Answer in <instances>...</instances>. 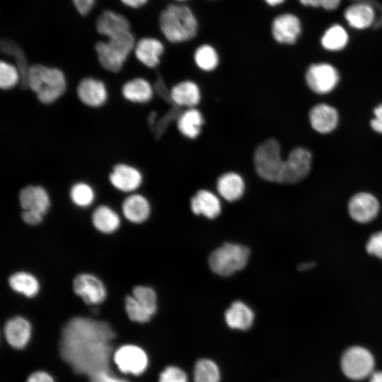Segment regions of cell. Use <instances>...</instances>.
<instances>
[{
    "mask_svg": "<svg viewBox=\"0 0 382 382\" xmlns=\"http://www.w3.org/2000/svg\"><path fill=\"white\" fill-rule=\"evenodd\" d=\"M70 198L73 203L80 207H86L95 198L93 188L87 183H77L70 190Z\"/></svg>",
    "mask_w": 382,
    "mask_h": 382,
    "instance_id": "cell-34",
    "label": "cell"
},
{
    "mask_svg": "<svg viewBox=\"0 0 382 382\" xmlns=\"http://www.w3.org/2000/svg\"><path fill=\"white\" fill-rule=\"evenodd\" d=\"M316 265L315 262H304L298 267V270L300 271H305L309 269L313 268Z\"/></svg>",
    "mask_w": 382,
    "mask_h": 382,
    "instance_id": "cell-49",
    "label": "cell"
},
{
    "mask_svg": "<svg viewBox=\"0 0 382 382\" xmlns=\"http://www.w3.org/2000/svg\"><path fill=\"white\" fill-rule=\"evenodd\" d=\"M27 85L41 103L50 105L65 93L66 80L61 69L35 64L28 66Z\"/></svg>",
    "mask_w": 382,
    "mask_h": 382,
    "instance_id": "cell-3",
    "label": "cell"
},
{
    "mask_svg": "<svg viewBox=\"0 0 382 382\" xmlns=\"http://www.w3.org/2000/svg\"><path fill=\"white\" fill-rule=\"evenodd\" d=\"M136 42L132 31L97 42L95 51L99 64L108 71L118 73L134 50Z\"/></svg>",
    "mask_w": 382,
    "mask_h": 382,
    "instance_id": "cell-4",
    "label": "cell"
},
{
    "mask_svg": "<svg viewBox=\"0 0 382 382\" xmlns=\"http://www.w3.org/2000/svg\"><path fill=\"white\" fill-rule=\"evenodd\" d=\"M312 128L321 134H326L335 129L338 122V113L335 108L325 103L312 108L309 113Z\"/></svg>",
    "mask_w": 382,
    "mask_h": 382,
    "instance_id": "cell-21",
    "label": "cell"
},
{
    "mask_svg": "<svg viewBox=\"0 0 382 382\" xmlns=\"http://www.w3.org/2000/svg\"><path fill=\"white\" fill-rule=\"evenodd\" d=\"M96 28L107 39L132 31L129 19L113 10H105L98 16Z\"/></svg>",
    "mask_w": 382,
    "mask_h": 382,
    "instance_id": "cell-14",
    "label": "cell"
},
{
    "mask_svg": "<svg viewBox=\"0 0 382 382\" xmlns=\"http://www.w3.org/2000/svg\"><path fill=\"white\" fill-rule=\"evenodd\" d=\"M121 93L124 98L129 102L145 103L151 100L154 89L147 80L138 77L125 83Z\"/></svg>",
    "mask_w": 382,
    "mask_h": 382,
    "instance_id": "cell-28",
    "label": "cell"
},
{
    "mask_svg": "<svg viewBox=\"0 0 382 382\" xmlns=\"http://www.w3.org/2000/svg\"><path fill=\"white\" fill-rule=\"evenodd\" d=\"M4 332L6 340L11 347L22 349L30 340L31 325L25 318L15 316L6 322Z\"/></svg>",
    "mask_w": 382,
    "mask_h": 382,
    "instance_id": "cell-19",
    "label": "cell"
},
{
    "mask_svg": "<svg viewBox=\"0 0 382 382\" xmlns=\"http://www.w3.org/2000/svg\"><path fill=\"white\" fill-rule=\"evenodd\" d=\"M79 14L85 16L93 8L96 0H71Z\"/></svg>",
    "mask_w": 382,
    "mask_h": 382,
    "instance_id": "cell-42",
    "label": "cell"
},
{
    "mask_svg": "<svg viewBox=\"0 0 382 382\" xmlns=\"http://www.w3.org/2000/svg\"><path fill=\"white\" fill-rule=\"evenodd\" d=\"M43 216V214L36 211L23 210L22 219L29 225H37L42 222Z\"/></svg>",
    "mask_w": 382,
    "mask_h": 382,
    "instance_id": "cell-43",
    "label": "cell"
},
{
    "mask_svg": "<svg viewBox=\"0 0 382 382\" xmlns=\"http://www.w3.org/2000/svg\"><path fill=\"white\" fill-rule=\"evenodd\" d=\"M254 164L257 175L262 179L283 184L286 159H282L279 142L268 139L255 149Z\"/></svg>",
    "mask_w": 382,
    "mask_h": 382,
    "instance_id": "cell-5",
    "label": "cell"
},
{
    "mask_svg": "<svg viewBox=\"0 0 382 382\" xmlns=\"http://www.w3.org/2000/svg\"><path fill=\"white\" fill-rule=\"evenodd\" d=\"M89 382H129L128 381L115 376L110 370L96 373L89 377Z\"/></svg>",
    "mask_w": 382,
    "mask_h": 382,
    "instance_id": "cell-41",
    "label": "cell"
},
{
    "mask_svg": "<svg viewBox=\"0 0 382 382\" xmlns=\"http://www.w3.org/2000/svg\"><path fill=\"white\" fill-rule=\"evenodd\" d=\"M216 189L219 194L228 202L240 199L245 190V183L242 177L235 172H228L217 180Z\"/></svg>",
    "mask_w": 382,
    "mask_h": 382,
    "instance_id": "cell-27",
    "label": "cell"
},
{
    "mask_svg": "<svg viewBox=\"0 0 382 382\" xmlns=\"http://www.w3.org/2000/svg\"><path fill=\"white\" fill-rule=\"evenodd\" d=\"M375 117L371 120V127L378 132L382 134V104L374 109Z\"/></svg>",
    "mask_w": 382,
    "mask_h": 382,
    "instance_id": "cell-44",
    "label": "cell"
},
{
    "mask_svg": "<svg viewBox=\"0 0 382 382\" xmlns=\"http://www.w3.org/2000/svg\"><path fill=\"white\" fill-rule=\"evenodd\" d=\"M106 322L76 316L63 327L59 343L62 359L81 375H92L110 370L112 353L110 342L115 337Z\"/></svg>",
    "mask_w": 382,
    "mask_h": 382,
    "instance_id": "cell-1",
    "label": "cell"
},
{
    "mask_svg": "<svg viewBox=\"0 0 382 382\" xmlns=\"http://www.w3.org/2000/svg\"><path fill=\"white\" fill-rule=\"evenodd\" d=\"M194 60L200 69L211 71L217 67L219 58L216 50L213 46L202 44L195 50Z\"/></svg>",
    "mask_w": 382,
    "mask_h": 382,
    "instance_id": "cell-33",
    "label": "cell"
},
{
    "mask_svg": "<svg viewBox=\"0 0 382 382\" xmlns=\"http://www.w3.org/2000/svg\"><path fill=\"white\" fill-rule=\"evenodd\" d=\"M204 119L201 112L195 108L180 112L177 118L179 132L185 137L195 139L200 134Z\"/></svg>",
    "mask_w": 382,
    "mask_h": 382,
    "instance_id": "cell-29",
    "label": "cell"
},
{
    "mask_svg": "<svg viewBox=\"0 0 382 382\" xmlns=\"http://www.w3.org/2000/svg\"><path fill=\"white\" fill-rule=\"evenodd\" d=\"M112 359L121 372L133 375L141 374L149 364L146 352L134 345H125L119 347L114 352Z\"/></svg>",
    "mask_w": 382,
    "mask_h": 382,
    "instance_id": "cell-10",
    "label": "cell"
},
{
    "mask_svg": "<svg viewBox=\"0 0 382 382\" xmlns=\"http://www.w3.org/2000/svg\"><path fill=\"white\" fill-rule=\"evenodd\" d=\"M303 8L320 10L330 13L339 12L344 6L345 0H296Z\"/></svg>",
    "mask_w": 382,
    "mask_h": 382,
    "instance_id": "cell-38",
    "label": "cell"
},
{
    "mask_svg": "<svg viewBox=\"0 0 382 382\" xmlns=\"http://www.w3.org/2000/svg\"><path fill=\"white\" fill-rule=\"evenodd\" d=\"M312 156L306 149L296 147L286 158V170L283 184H294L305 178L309 173Z\"/></svg>",
    "mask_w": 382,
    "mask_h": 382,
    "instance_id": "cell-13",
    "label": "cell"
},
{
    "mask_svg": "<svg viewBox=\"0 0 382 382\" xmlns=\"http://www.w3.org/2000/svg\"><path fill=\"white\" fill-rule=\"evenodd\" d=\"M270 7L276 8L284 5L288 0H262Z\"/></svg>",
    "mask_w": 382,
    "mask_h": 382,
    "instance_id": "cell-47",
    "label": "cell"
},
{
    "mask_svg": "<svg viewBox=\"0 0 382 382\" xmlns=\"http://www.w3.org/2000/svg\"><path fill=\"white\" fill-rule=\"evenodd\" d=\"M158 26L164 37L172 43L190 41L197 35L198 19L192 9L185 4L167 5L158 16Z\"/></svg>",
    "mask_w": 382,
    "mask_h": 382,
    "instance_id": "cell-2",
    "label": "cell"
},
{
    "mask_svg": "<svg viewBox=\"0 0 382 382\" xmlns=\"http://www.w3.org/2000/svg\"><path fill=\"white\" fill-rule=\"evenodd\" d=\"M126 7L137 9L146 5L149 0H120Z\"/></svg>",
    "mask_w": 382,
    "mask_h": 382,
    "instance_id": "cell-46",
    "label": "cell"
},
{
    "mask_svg": "<svg viewBox=\"0 0 382 382\" xmlns=\"http://www.w3.org/2000/svg\"><path fill=\"white\" fill-rule=\"evenodd\" d=\"M133 51L139 62L149 68H154L160 63L164 45L158 38L147 36L136 42Z\"/></svg>",
    "mask_w": 382,
    "mask_h": 382,
    "instance_id": "cell-18",
    "label": "cell"
},
{
    "mask_svg": "<svg viewBox=\"0 0 382 382\" xmlns=\"http://www.w3.org/2000/svg\"><path fill=\"white\" fill-rule=\"evenodd\" d=\"M171 102L179 107L195 108L200 101L199 86L192 81H181L170 91Z\"/></svg>",
    "mask_w": 382,
    "mask_h": 382,
    "instance_id": "cell-24",
    "label": "cell"
},
{
    "mask_svg": "<svg viewBox=\"0 0 382 382\" xmlns=\"http://www.w3.org/2000/svg\"><path fill=\"white\" fill-rule=\"evenodd\" d=\"M125 306L128 318L133 322L145 323L149 321L152 317L133 296H126Z\"/></svg>",
    "mask_w": 382,
    "mask_h": 382,
    "instance_id": "cell-37",
    "label": "cell"
},
{
    "mask_svg": "<svg viewBox=\"0 0 382 382\" xmlns=\"http://www.w3.org/2000/svg\"><path fill=\"white\" fill-rule=\"evenodd\" d=\"M194 382H220L221 371L215 361L202 358L198 359L193 369Z\"/></svg>",
    "mask_w": 382,
    "mask_h": 382,
    "instance_id": "cell-32",
    "label": "cell"
},
{
    "mask_svg": "<svg viewBox=\"0 0 382 382\" xmlns=\"http://www.w3.org/2000/svg\"><path fill=\"white\" fill-rule=\"evenodd\" d=\"M349 42V34L347 26L340 21H334L327 25L320 38L322 47L330 52L344 50Z\"/></svg>",
    "mask_w": 382,
    "mask_h": 382,
    "instance_id": "cell-22",
    "label": "cell"
},
{
    "mask_svg": "<svg viewBox=\"0 0 382 382\" xmlns=\"http://www.w3.org/2000/svg\"><path fill=\"white\" fill-rule=\"evenodd\" d=\"M79 99L90 108H100L108 99V93L105 83L96 79L87 77L81 79L76 88Z\"/></svg>",
    "mask_w": 382,
    "mask_h": 382,
    "instance_id": "cell-16",
    "label": "cell"
},
{
    "mask_svg": "<svg viewBox=\"0 0 382 382\" xmlns=\"http://www.w3.org/2000/svg\"><path fill=\"white\" fill-rule=\"evenodd\" d=\"M92 223L101 233H112L120 227V219L112 209L100 205L92 214Z\"/></svg>",
    "mask_w": 382,
    "mask_h": 382,
    "instance_id": "cell-30",
    "label": "cell"
},
{
    "mask_svg": "<svg viewBox=\"0 0 382 382\" xmlns=\"http://www.w3.org/2000/svg\"><path fill=\"white\" fill-rule=\"evenodd\" d=\"M111 185L122 192H131L137 189L142 183V175L135 167L126 164L117 163L112 168L109 175Z\"/></svg>",
    "mask_w": 382,
    "mask_h": 382,
    "instance_id": "cell-17",
    "label": "cell"
},
{
    "mask_svg": "<svg viewBox=\"0 0 382 382\" xmlns=\"http://www.w3.org/2000/svg\"><path fill=\"white\" fill-rule=\"evenodd\" d=\"M122 210L125 218L134 224L145 221L151 211L148 200L138 194L126 197L122 202Z\"/></svg>",
    "mask_w": 382,
    "mask_h": 382,
    "instance_id": "cell-26",
    "label": "cell"
},
{
    "mask_svg": "<svg viewBox=\"0 0 382 382\" xmlns=\"http://www.w3.org/2000/svg\"><path fill=\"white\" fill-rule=\"evenodd\" d=\"M158 382H188V378L178 366H168L160 373Z\"/></svg>",
    "mask_w": 382,
    "mask_h": 382,
    "instance_id": "cell-39",
    "label": "cell"
},
{
    "mask_svg": "<svg viewBox=\"0 0 382 382\" xmlns=\"http://www.w3.org/2000/svg\"><path fill=\"white\" fill-rule=\"evenodd\" d=\"M132 296L153 316L157 310V296L153 289L145 286H137L133 289Z\"/></svg>",
    "mask_w": 382,
    "mask_h": 382,
    "instance_id": "cell-35",
    "label": "cell"
},
{
    "mask_svg": "<svg viewBox=\"0 0 382 382\" xmlns=\"http://www.w3.org/2000/svg\"><path fill=\"white\" fill-rule=\"evenodd\" d=\"M377 199L367 192H360L354 195L348 204L350 216L359 223H367L374 219L379 212Z\"/></svg>",
    "mask_w": 382,
    "mask_h": 382,
    "instance_id": "cell-15",
    "label": "cell"
},
{
    "mask_svg": "<svg viewBox=\"0 0 382 382\" xmlns=\"http://www.w3.org/2000/svg\"><path fill=\"white\" fill-rule=\"evenodd\" d=\"M366 249L370 255L382 259V231L371 236L366 245Z\"/></svg>",
    "mask_w": 382,
    "mask_h": 382,
    "instance_id": "cell-40",
    "label": "cell"
},
{
    "mask_svg": "<svg viewBox=\"0 0 382 382\" xmlns=\"http://www.w3.org/2000/svg\"><path fill=\"white\" fill-rule=\"evenodd\" d=\"M26 382H54L52 377L45 371H37L32 373Z\"/></svg>",
    "mask_w": 382,
    "mask_h": 382,
    "instance_id": "cell-45",
    "label": "cell"
},
{
    "mask_svg": "<svg viewBox=\"0 0 382 382\" xmlns=\"http://www.w3.org/2000/svg\"><path fill=\"white\" fill-rule=\"evenodd\" d=\"M19 202L23 210H33L43 215L50 207L49 195L40 185H28L23 188L19 193Z\"/></svg>",
    "mask_w": 382,
    "mask_h": 382,
    "instance_id": "cell-20",
    "label": "cell"
},
{
    "mask_svg": "<svg viewBox=\"0 0 382 382\" xmlns=\"http://www.w3.org/2000/svg\"><path fill=\"white\" fill-rule=\"evenodd\" d=\"M369 382H382V371L373 372Z\"/></svg>",
    "mask_w": 382,
    "mask_h": 382,
    "instance_id": "cell-48",
    "label": "cell"
},
{
    "mask_svg": "<svg viewBox=\"0 0 382 382\" xmlns=\"http://www.w3.org/2000/svg\"><path fill=\"white\" fill-rule=\"evenodd\" d=\"M75 294L89 305L103 303L107 296V290L103 282L96 276L81 273L75 277L73 281Z\"/></svg>",
    "mask_w": 382,
    "mask_h": 382,
    "instance_id": "cell-12",
    "label": "cell"
},
{
    "mask_svg": "<svg viewBox=\"0 0 382 382\" xmlns=\"http://www.w3.org/2000/svg\"><path fill=\"white\" fill-rule=\"evenodd\" d=\"M21 75L13 64L1 60L0 63V88L7 91L14 88L19 82Z\"/></svg>",
    "mask_w": 382,
    "mask_h": 382,
    "instance_id": "cell-36",
    "label": "cell"
},
{
    "mask_svg": "<svg viewBox=\"0 0 382 382\" xmlns=\"http://www.w3.org/2000/svg\"><path fill=\"white\" fill-rule=\"evenodd\" d=\"M8 284L12 290L28 298L35 296L40 290V284L37 278L26 272H17L8 278Z\"/></svg>",
    "mask_w": 382,
    "mask_h": 382,
    "instance_id": "cell-31",
    "label": "cell"
},
{
    "mask_svg": "<svg viewBox=\"0 0 382 382\" xmlns=\"http://www.w3.org/2000/svg\"><path fill=\"white\" fill-rule=\"evenodd\" d=\"M306 81L309 88L313 92L325 94L335 88L339 81V74L336 69L330 64H313L307 69Z\"/></svg>",
    "mask_w": 382,
    "mask_h": 382,
    "instance_id": "cell-11",
    "label": "cell"
},
{
    "mask_svg": "<svg viewBox=\"0 0 382 382\" xmlns=\"http://www.w3.org/2000/svg\"><path fill=\"white\" fill-rule=\"evenodd\" d=\"M302 20L300 15L293 11H284L276 15L270 25L272 37L279 44L294 45L303 32Z\"/></svg>",
    "mask_w": 382,
    "mask_h": 382,
    "instance_id": "cell-8",
    "label": "cell"
},
{
    "mask_svg": "<svg viewBox=\"0 0 382 382\" xmlns=\"http://www.w3.org/2000/svg\"><path fill=\"white\" fill-rule=\"evenodd\" d=\"M374 366L372 354L366 349L354 346L342 354L341 368L345 375L353 380H361L371 376Z\"/></svg>",
    "mask_w": 382,
    "mask_h": 382,
    "instance_id": "cell-9",
    "label": "cell"
},
{
    "mask_svg": "<svg viewBox=\"0 0 382 382\" xmlns=\"http://www.w3.org/2000/svg\"><path fill=\"white\" fill-rule=\"evenodd\" d=\"M249 255L250 250L246 246L226 243L210 254L209 265L214 273L227 277L243 269Z\"/></svg>",
    "mask_w": 382,
    "mask_h": 382,
    "instance_id": "cell-6",
    "label": "cell"
},
{
    "mask_svg": "<svg viewBox=\"0 0 382 382\" xmlns=\"http://www.w3.org/2000/svg\"><path fill=\"white\" fill-rule=\"evenodd\" d=\"M190 207L197 215L202 214L208 219H214L221 211L219 198L210 191L201 190L192 197Z\"/></svg>",
    "mask_w": 382,
    "mask_h": 382,
    "instance_id": "cell-25",
    "label": "cell"
},
{
    "mask_svg": "<svg viewBox=\"0 0 382 382\" xmlns=\"http://www.w3.org/2000/svg\"><path fill=\"white\" fill-rule=\"evenodd\" d=\"M255 315L253 310L245 303L234 301L224 314L226 325L231 329L247 330L253 325Z\"/></svg>",
    "mask_w": 382,
    "mask_h": 382,
    "instance_id": "cell-23",
    "label": "cell"
},
{
    "mask_svg": "<svg viewBox=\"0 0 382 382\" xmlns=\"http://www.w3.org/2000/svg\"><path fill=\"white\" fill-rule=\"evenodd\" d=\"M340 16L347 27L356 31H365L374 28L379 10L371 1L357 0L344 5Z\"/></svg>",
    "mask_w": 382,
    "mask_h": 382,
    "instance_id": "cell-7",
    "label": "cell"
},
{
    "mask_svg": "<svg viewBox=\"0 0 382 382\" xmlns=\"http://www.w3.org/2000/svg\"><path fill=\"white\" fill-rule=\"evenodd\" d=\"M212 1H214V0H212Z\"/></svg>",
    "mask_w": 382,
    "mask_h": 382,
    "instance_id": "cell-51",
    "label": "cell"
},
{
    "mask_svg": "<svg viewBox=\"0 0 382 382\" xmlns=\"http://www.w3.org/2000/svg\"><path fill=\"white\" fill-rule=\"evenodd\" d=\"M173 1H174L175 3L184 4L185 2H186L188 0H173Z\"/></svg>",
    "mask_w": 382,
    "mask_h": 382,
    "instance_id": "cell-50",
    "label": "cell"
}]
</instances>
